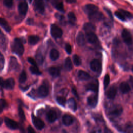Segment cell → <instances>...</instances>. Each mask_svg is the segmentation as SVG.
Masks as SVG:
<instances>
[{"label": "cell", "mask_w": 133, "mask_h": 133, "mask_svg": "<svg viewBox=\"0 0 133 133\" xmlns=\"http://www.w3.org/2000/svg\"><path fill=\"white\" fill-rule=\"evenodd\" d=\"M12 51L19 56H21L24 52V47L21 41L18 38H15L12 44Z\"/></svg>", "instance_id": "obj_1"}, {"label": "cell", "mask_w": 133, "mask_h": 133, "mask_svg": "<svg viewBox=\"0 0 133 133\" xmlns=\"http://www.w3.org/2000/svg\"><path fill=\"white\" fill-rule=\"evenodd\" d=\"M123 112V108L119 104H115L111 107L108 110V113L109 115L113 117L119 116Z\"/></svg>", "instance_id": "obj_2"}, {"label": "cell", "mask_w": 133, "mask_h": 133, "mask_svg": "<svg viewBox=\"0 0 133 133\" xmlns=\"http://www.w3.org/2000/svg\"><path fill=\"white\" fill-rule=\"evenodd\" d=\"M15 85V81L12 78H9L4 80L0 77V86L7 89H12Z\"/></svg>", "instance_id": "obj_3"}, {"label": "cell", "mask_w": 133, "mask_h": 133, "mask_svg": "<svg viewBox=\"0 0 133 133\" xmlns=\"http://www.w3.org/2000/svg\"><path fill=\"white\" fill-rule=\"evenodd\" d=\"M50 33L52 36L55 38H60L62 35V31L61 28L54 24L51 25Z\"/></svg>", "instance_id": "obj_4"}, {"label": "cell", "mask_w": 133, "mask_h": 133, "mask_svg": "<svg viewBox=\"0 0 133 133\" xmlns=\"http://www.w3.org/2000/svg\"><path fill=\"white\" fill-rule=\"evenodd\" d=\"M122 36L124 42L128 45H131L133 43L131 33L126 29H124L122 32Z\"/></svg>", "instance_id": "obj_5"}, {"label": "cell", "mask_w": 133, "mask_h": 133, "mask_svg": "<svg viewBox=\"0 0 133 133\" xmlns=\"http://www.w3.org/2000/svg\"><path fill=\"white\" fill-rule=\"evenodd\" d=\"M104 18L103 14L98 10L88 15L89 19L93 22H98L102 20Z\"/></svg>", "instance_id": "obj_6"}, {"label": "cell", "mask_w": 133, "mask_h": 133, "mask_svg": "<svg viewBox=\"0 0 133 133\" xmlns=\"http://www.w3.org/2000/svg\"><path fill=\"white\" fill-rule=\"evenodd\" d=\"M34 8L36 11L40 14L45 11V4L43 0H34Z\"/></svg>", "instance_id": "obj_7"}, {"label": "cell", "mask_w": 133, "mask_h": 133, "mask_svg": "<svg viewBox=\"0 0 133 133\" xmlns=\"http://www.w3.org/2000/svg\"><path fill=\"white\" fill-rule=\"evenodd\" d=\"M90 69L94 72L97 73H100L101 70V63L99 60L98 59H94L92 60L90 63Z\"/></svg>", "instance_id": "obj_8"}, {"label": "cell", "mask_w": 133, "mask_h": 133, "mask_svg": "<svg viewBox=\"0 0 133 133\" xmlns=\"http://www.w3.org/2000/svg\"><path fill=\"white\" fill-rule=\"evenodd\" d=\"M20 65L17 60L14 57H11L9 64V70L18 71L19 70Z\"/></svg>", "instance_id": "obj_9"}, {"label": "cell", "mask_w": 133, "mask_h": 133, "mask_svg": "<svg viewBox=\"0 0 133 133\" xmlns=\"http://www.w3.org/2000/svg\"><path fill=\"white\" fill-rule=\"evenodd\" d=\"M87 39L90 43L94 45H98L99 43V41L97 36L94 32H89L86 33Z\"/></svg>", "instance_id": "obj_10"}, {"label": "cell", "mask_w": 133, "mask_h": 133, "mask_svg": "<svg viewBox=\"0 0 133 133\" xmlns=\"http://www.w3.org/2000/svg\"><path fill=\"white\" fill-rule=\"evenodd\" d=\"M32 118L34 125L37 129L41 130L44 128L45 124L42 119H41L37 117H36L33 115H32Z\"/></svg>", "instance_id": "obj_11"}, {"label": "cell", "mask_w": 133, "mask_h": 133, "mask_svg": "<svg viewBox=\"0 0 133 133\" xmlns=\"http://www.w3.org/2000/svg\"><path fill=\"white\" fill-rule=\"evenodd\" d=\"M28 4L25 0L20 1L18 5V11L21 15H25L28 11Z\"/></svg>", "instance_id": "obj_12"}, {"label": "cell", "mask_w": 133, "mask_h": 133, "mask_svg": "<svg viewBox=\"0 0 133 133\" xmlns=\"http://www.w3.org/2000/svg\"><path fill=\"white\" fill-rule=\"evenodd\" d=\"M4 121L6 126L10 129H17L19 127L18 124L16 122L9 118L6 117L4 119Z\"/></svg>", "instance_id": "obj_13"}, {"label": "cell", "mask_w": 133, "mask_h": 133, "mask_svg": "<svg viewBox=\"0 0 133 133\" xmlns=\"http://www.w3.org/2000/svg\"><path fill=\"white\" fill-rule=\"evenodd\" d=\"M83 9L86 14L89 15L90 14H91L92 12L98 11L99 9V8L98 7V6H97L94 4H89L85 5L84 6Z\"/></svg>", "instance_id": "obj_14"}, {"label": "cell", "mask_w": 133, "mask_h": 133, "mask_svg": "<svg viewBox=\"0 0 133 133\" xmlns=\"http://www.w3.org/2000/svg\"><path fill=\"white\" fill-rule=\"evenodd\" d=\"M49 92L48 87L45 85H42L40 86L37 90V94L40 97H46Z\"/></svg>", "instance_id": "obj_15"}, {"label": "cell", "mask_w": 133, "mask_h": 133, "mask_svg": "<svg viewBox=\"0 0 133 133\" xmlns=\"http://www.w3.org/2000/svg\"><path fill=\"white\" fill-rule=\"evenodd\" d=\"M117 89L115 86H111L106 92V96L110 99H113L116 95Z\"/></svg>", "instance_id": "obj_16"}, {"label": "cell", "mask_w": 133, "mask_h": 133, "mask_svg": "<svg viewBox=\"0 0 133 133\" xmlns=\"http://www.w3.org/2000/svg\"><path fill=\"white\" fill-rule=\"evenodd\" d=\"M98 95L97 94L92 95L89 96L87 98V103L88 105L91 107L96 106L98 103Z\"/></svg>", "instance_id": "obj_17"}, {"label": "cell", "mask_w": 133, "mask_h": 133, "mask_svg": "<svg viewBox=\"0 0 133 133\" xmlns=\"http://www.w3.org/2000/svg\"><path fill=\"white\" fill-rule=\"evenodd\" d=\"M52 3L57 10L61 12H64V5L62 0H52Z\"/></svg>", "instance_id": "obj_18"}, {"label": "cell", "mask_w": 133, "mask_h": 133, "mask_svg": "<svg viewBox=\"0 0 133 133\" xmlns=\"http://www.w3.org/2000/svg\"><path fill=\"white\" fill-rule=\"evenodd\" d=\"M46 117H47V120L50 123H52L55 122L57 118V115L56 111L52 110H49L47 112Z\"/></svg>", "instance_id": "obj_19"}, {"label": "cell", "mask_w": 133, "mask_h": 133, "mask_svg": "<svg viewBox=\"0 0 133 133\" xmlns=\"http://www.w3.org/2000/svg\"><path fill=\"white\" fill-rule=\"evenodd\" d=\"M83 29L86 32V33L89 32H94L96 30V26L92 23L87 22L84 24Z\"/></svg>", "instance_id": "obj_20"}, {"label": "cell", "mask_w": 133, "mask_h": 133, "mask_svg": "<svg viewBox=\"0 0 133 133\" xmlns=\"http://www.w3.org/2000/svg\"><path fill=\"white\" fill-rule=\"evenodd\" d=\"M62 122L65 126H70L73 122V118L69 114H64L62 117Z\"/></svg>", "instance_id": "obj_21"}, {"label": "cell", "mask_w": 133, "mask_h": 133, "mask_svg": "<svg viewBox=\"0 0 133 133\" xmlns=\"http://www.w3.org/2000/svg\"><path fill=\"white\" fill-rule=\"evenodd\" d=\"M76 41L78 45L80 46H84L86 43L85 37L82 32H79L76 37Z\"/></svg>", "instance_id": "obj_22"}, {"label": "cell", "mask_w": 133, "mask_h": 133, "mask_svg": "<svg viewBox=\"0 0 133 133\" xmlns=\"http://www.w3.org/2000/svg\"><path fill=\"white\" fill-rule=\"evenodd\" d=\"M86 88L88 90H91L97 92L98 90V83L90 82L86 85Z\"/></svg>", "instance_id": "obj_23"}, {"label": "cell", "mask_w": 133, "mask_h": 133, "mask_svg": "<svg viewBox=\"0 0 133 133\" xmlns=\"http://www.w3.org/2000/svg\"><path fill=\"white\" fill-rule=\"evenodd\" d=\"M119 89L122 93L126 94L130 91V87L127 82H123L119 85Z\"/></svg>", "instance_id": "obj_24"}, {"label": "cell", "mask_w": 133, "mask_h": 133, "mask_svg": "<svg viewBox=\"0 0 133 133\" xmlns=\"http://www.w3.org/2000/svg\"><path fill=\"white\" fill-rule=\"evenodd\" d=\"M49 73L54 77H57L59 76L60 74V70L55 66H51L48 69Z\"/></svg>", "instance_id": "obj_25"}, {"label": "cell", "mask_w": 133, "mask_h": 133, "mask_svg": "<svg viewBox=\"0 0 133 133\" xmlns=\"http://www.w3.org/2000/svg\"><path fill=\"white\" fill-rule=\"evenodd\" d=\"M78 77L81 80H88L90 78V75L85 71L79 70L78 72Z\"/></svg>", "instance_id": "obj_26"}, {"label": "cell", "mask_w": 133, "mask_h": 133, "mask_svg": "<svg viewBox=\"0 0 133 133\" xmlns=\"http://www.w3.org/2000/svg\"><path fill=\"white\" fill-rule=\"evenodd\" d=\"M0 25L2 26L8 32H10L11 30V28L8 24L7 21L2 18H0Z\"/></svg>", "instance_id": "obj_27"}, {"label": "cell", "mask_w": 133, "mask_h": 133, "mask_svg": "<svg viewBox=\"0 0 133 133\" xmlns=\"http://www.w3.org/2000/svg\"><path fill=\"white\" fill-rule=\"evenodd\" d=\"M59 52L56 49H52L50 52V58L52 60H56L59 57Z\"/></svg>", "instance_id": "obj_28"}, {"label": "cell", "mask_w": 133, "mask_h": 133, "mask_svg": "<svg viewBox=\"0 0 133 133\" xmlns=\"http://www.w3.org/2000/svg\"><path fill=\"white\" fill-rule=\"evenodd\" d=\"M39 41V37L37 35H30L28 38L29 43L30 45H35Z\"/></svg>", "instance_id": "obj_29"}, {"label": "cell", "mask_w": 133, "mask_h": 133, "mask_svg": "<svg viewBox=\"0 0 133 133\" xmlns=\"http://www.w3.org/2000/svg\"><path fill=\"white\" fill-rule=\"evenodd\" d=\"M64 67L67 71H71L73 68L72 62L70 57H67L64 61Z\"/></svg>", "instance_id": "obj_30"}, {"label": "cell", "mask_w": 133, "mask_h": 133, "mask_svg": "<svg viewBox=\"0 0 133 133\" xmlns=\"http://www.w3.org/2000/svg\"><path fill=\"white\" fill-rule=\"evenodd\" d=\"M68 106L69 108L73 111H75L77 109V104L76 101L73 98H70L68 101Z\"/></svg>", "instance_id": "obj_31"}, {"label": "cell", "mask_w": 133, "mask_h": 133, "mask_svg": "<svg viewBox=\"0 0 133 133\" xmlns=\"http://www.w3.org/2000/svg\"><path fill=\"white\" fill-rule=\"evenodd\" d=\"M68 18L69 19V21L71 24H74L75 23L76 21V18L75 14L73 12H70L68 13Z\"/></svg>", "instance_id": "obj_32"}, {"label": "cell", "mask_w": 133, "mask_h": 133, "mask_svg": "<svg viewBox=\"0 0 133 133\" xmlns=\"http://www.w3.org/2000/svg\"><path fill=\"white\" fill-rule=\"evenodd\" d=\"M30 70L33 74H34L36 75H40L41 74V72L38 69L37 65H32L30 66Z\"/></svg>", "instance_id": "obj_33"}, {"label": "cell", "mask_w": 133, "mask_h": 133, "mask_svg": "<svg viewBox=\"0 0 133 133\" xmlns=\"http://www.w3.org/2000/svg\"><path fill=\"white\" fill-rule=\"evenodd\" d=\"M73 62L76 66H79L82 63V61L79 58V57L77 55H74L73 56Z\"/></svg>", "instance_id": "obj_34"}, {"label": "cell", "mask_w": 133, "mask_h": 133, "mask_svg": "<svg viewBox=\"0 0 133 133\" xmlns=\"http://www.w3.org/2000/svg\"><path fill=\"white\" fill-rule=\"evenodd\" d=\"M56 101L58 104L62 106H65L66 103V99L64 97L61 96H58L56 98Z\"/></svg>", "instance_id": "obj_35"}, {"label": "cell", "mask_w": 133, "mask_h": 133, "mask_svg": "<svg viewBox=\"0 0 133 133\" xmlns=\"http://www.w3.org/2000/svg\"><path fill=\"white\" fill-rule=\"evenodd\" d=\"M8 105V103L4 99H0V113H1Z\"/></svg>", "instance_id": "obj_36"}, {"label": "cell", "mask_w": 133, "mask_h": 133, "mask_svg": "<svg viewBox=\"0 0 133 133\" xmlns=\"http://www.w3.org/2000/svg\"><path fill=\"white\" fill-rule=\"evenodd\" d=\"M26 74L25 71H23L20 75L19 81L20 83H23L26 81Z\"/></svg>", "instance_id": "obj_37"}, {"label": "cell", "mask_w": 133, "mask_h": 133, "mask_svg": "<svg viewBox=\"0 0 133 133\" xmlns=\"http://www.w3.org/2000/svg\"><path fill=\"white\" fill-rule=\"evenodd\" d=\"M6 44H7V42H6V38L4 37V36L1 37H0V46H1V47L3 49H5V48L6 47Z\"/></svg>", "instance_id": "obj_38"}, {"label": "cell", "mask_w": 133, "mask_h": 133, "mask_svg": "<svg viewBox=\"0 0 133 133\" xmlns=\"http://www.w3.org/2000/svg\"><path fill=\"white\" fill-rule=\"evenodd\" d=\"M115 15L117 18H118L119 19H120L122 21H125L126 20V17L124 16V15L119 10V11H116L115 12Z\"/></svg>", "instance_id": "obj_39"}, {"label": "cell", "mask_w": 133, "mask_h": 133, "mask_svg": "<svg viewBox=\"0 0 133 133\" xmlns=\"http://www.w3.org/2000/svg\"><path fill=\"white\" fill-rule=\"evenodd\" d=\"M18 111H19V117H20L21 120L22 121H24V119H25V114H24V113L23 110H22V108H21V107H19Z\"/></svg>", "instance_id": "obj_40"}, {"label": "cell", "mask_w": 133, "mask_h": 133, "mask_svg": "<svg viewBox=\"0 0 133 133\" xmlns=\"http://www.w3.org/2000/svg\"><path fill=\"white\" fill-rule=\"evenodd\" d=\"M109 82H110V76L108 74H105L104 78V82H103L104 89H105L108 87V86L109 84Z\"/></svg>", "instance_id": "obj_41"}, {"label": "cell", "mask_w": 133, "mask_h": 133, "mask_svg": "<svg viewBox=\"0 0 133 133\" xmlns=\"http://www.w3.org/2000/svg\"><path fill=\"white\" fill-rule=\"evenodd\" d=\"M36 60L38 63L41 64L43 63V60H44V57L41 53H39V52L37 53V54L36 55Z\"/></svg>", "instance_id": "obj_42"}, {"label": "cell", "mask_w": 133, "mask_h": 133, "mask_svg": "<svg viewBox=\"0 0 133 133\" xmlns=\"http://www.w3.org/2000/svg\"><path fill=\"white\" fill-rule=\"evenodd\" d=\"M13 4V0H4V5L8 8H11Z\"/></svg>", "instance_id": "obj_43"}, {"label": "cell", "mask_w": 133, "mask_h": 133, "mask_svg": "<svg viewBox=\"0 0 133 133\" xmlns=\"http://www.w3.org/2000/svg\"><path fill=\"white\" fill-rule=\"evenodd\" d=\"M119 11L124 15V16L125 17H127L129 19H130L131 18H132V15L131 14H130L129 12L127 11H126L124 9H119Z\"/></svg>", "instance_id": "obj_44"}, {"label": "cell", "mask_w": 133, "mask_h": 133, "mask_svg": "<svg viewBox=\"0 0 133 133\" xmlns=\"http://www.w3.org/2000/svg\"><path fill=\"white\" fill-rule=\"evenodd\" d=\"M5 63V60L3 56L0 52V71L3 69Z\"/></svg>", "instance_id": "obj_45"}, {"label": "cell", "mask_w": 133, "mask_h": 133, "mask_svg": "<svg viewBox=\"0 0 133 133\" xmlns=\"http://www.w3.org/2000/svg\"><path fill=\"white\" fill-rule=\"evenodd\" d=\"M65 49L66 52L69 54H70L72 52V47L69 44H66L65 46Z\"/></svg>", "instance_id": "obj_46"}, {"label": "cell", "mask_w": 133, "mask_h": 133, "mask_svg": "<svg viewBox=\"0 0 133 133\" xmlns=\"http://www.w3.org/2000/svg\"><path fill=\"white\" fill-rule=\"evenodd\" d=\"M28 60L32 65H37L36 62L35 61V60L33 58H32L31 57H29L28 58Z\"/></svg>", "instance_id": "obj_47"}, {"label": "cell", "mask_w": 133, "mask_h": 133, "mask_svg": "<svg viewBox=\"0 0 133 133\" xmlns=\"http://www.w3.org/2000/svg\"><path fill=\"white\" fill-rule=\"evenodd\" d=\"M104 9H105V11L107 12V14L109 15V17L111 18V19H113V16H112V12H111V11H110V10H109V9H108V8H104Z\"/></svg>", "instance_id": "obj_48"}, {"label": "cell", "mask_w": 133, "mask_h": 133, "mask_svg": "<svg viewBox=\"0 0 133 133\" xmlns=\"http://www.w3.org/2000/svg\"><path fill=\"white\" fill-rule=\"evenodd\" d=\"M28 132H32V133L35 132L34 130L33 129V128L31 126H28Z\"/></svg>", "instance_id": "obj_49"}, {"label": "cell", "mask_w": 133, "mask_h": 133, "mask_svg": "<svg viewBox=\"0 0 133 133\" xmlns=\"http://www.w3.org/2000/svg\"><path fill=\"white\" fill-rule=\"evenodd\" d=\"M72 92L73 93V94H74L76 97L78 98V94H77V91H76V90L75 88H72Z\"/></svg>", "instance_id": "obj_50"}, {"label": "cell", "mask_w": 133, "mask_h": 133, "mask_svg": "<svg viewBox=\"0 0 133 133\" xmlns=\"http://www.w3.org/2000/svg\"><path fill=\"white\" fill-rule=\"evenodd\" d=\"M65 1L67 3H70V4H73L76 2V0H65Z\"/></svg>", "instance_id": "obj_51"}, {"label": "cell", "mask_w": 133, "mask_h": 133, "mask_svg": "<svg viewBox=\"0 0 133 133\" xmlns=\"http://www.w3.org/2000/svg\"><path fill=\"white\" fill-rule=\"evenodd\" d=\"M3 119H2L1 117H0V126H1V125L2 124V123H3Z\"/></svg>", "instance_id": "obj_52"}, {"label": "cell", "mask_w": 133, "mask_h": 133, "mask_svg": "<svg viewBox=\"0 0 133 133\" xmlns=\"http://www.w3.org/2000/svg\"><path fill=\"white\" fill-rule=\"evenodd\" d=\"M132 69V72H133V66H132V69Z\"/></svg>", "instance_id": "obj_53"}, {"label": "cell", "mask_w": 133, "mask_h": 133, "mask_svg": "<svg viewBox=\"0 0 133 133\" xmlns=\"http://www.w3.org/2000/svg\"><path fill=\"white\" fill-rule=\"evenodd\" d=\"M29 1H30V2H32V0H29Z\"/></svg>", "instance_id": "obj_54"}, {"label": "cell", "mask_w": 133, "mask_h": 133, "mask_svg": "<svg viewBox=\"0 0 133 133\" xmlns=\"http://www.w3.org/2000/svg\"><path fill=\"white\" fill-rule=\"evenodd\" d=\"M0 32H1V30H0Z\"/></svg>", "instance_id": "obj_55"}, {"label": "cell", "mask_w": 133, "mask_h": 133, "mask_svg": "<svg viewBox=\"0 0 133 133\" xmlns=\"http://www.w3.org/2000/svg\"><path fill=\"white\" fill-rule=\"evenodd\" d=\"M132 86H133V85H132Z\"/></svg>", "instance_id": "obj_56"}]
</instances>
